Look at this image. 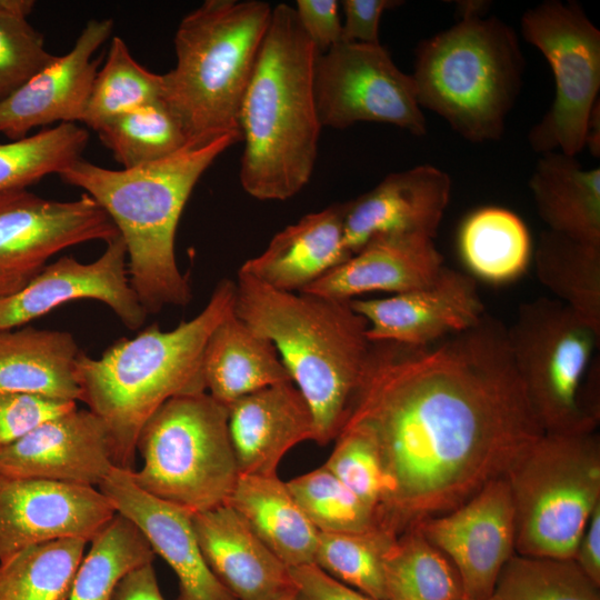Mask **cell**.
<instances>
[{
    "instance_id": "2e32d148",
    "label": "cell",
    "mask_w": 600,
    "mask_h": 600,
    "mask_svg": "<svg viewBox=\"0 0 600 600\" xmlns=\"http://www.w3.org/2000/svg\"><path fill=\"white\" fill-rule=\"evenodd\" d=\"M106 244L94 261L63 256L48 263L21 291L0 299V330L26 326L76 300L104 303L127 328L140 329L148 312L129 281L124 241L117 236Z\"/></svg>"
},
{
    "instance_id": "30bf717a",
    "label": "cell",
    "mask_w": 600,
    "mask_h": 600,
    "mask_svg": "<svg viewBox=\"0 0 600 600\" xmlns=\"http://www.w3.org/2000/svg\"><path fill=\"white\" fill-rule=\"evenodd\" d=\"M138 451L143 463L131 470L134 483L192 513L226 504L240 476L228 407L208 392L159 407L140 430Z\"/></svg>"
},
{
    "instance_id": "f546056e",
    "label": "cell",
    "mask_w": 600,
    "mask_h": 600,
    "mask_svg": "<svg viewBox=\"0 0 600 600\" xmlns=\"http://www.w3.org/2000/svg\"><path fill=\"white\" fill-rule=\"evenodd\" d=\"M459 250L473 276L490 283H507L519 278L529 264L530 234L514 212L483 207L463 220Z\"/></svg>"
},
{
    "instance_id": "f1b7e54d",
    "label": "cell",
    "mask_w": 600,
    "mask_h": 600,
    "mask_svg": "<svg viewBox=\"0 0 600 600\" xmlns=\"http://www.w3.org/2000/svg\"><path fill=\"white\" fill-rule=\"evenodd\" d=\"M529 188L548 230L600 244V168L583 169L574 156L544 152Z\"/></svg>"
},
{
    "instance_id": "f6af8a7d",
    "label": "cell",
    "mask_w": 600,
    "mask_h": 600,
    "mask_svg": "<svg viewBox=\"0 0 600 600\" xmlns=\"http://www.w3.org/2000/svg\"><path fill=\"white\" fill-rule=\"evenodd\" d=\"M344 12L341 41L364 44H381L380 19L386 10L399 6L397 0H343Z\"/></svg>"
},
{
    "instance_id": "4316f807",
    "label": "cell",
    "mask_w": 600,
    "mask_h": 600,
    "mask_svg": "<svg viewBox=\"0 0 600 600\" xmlns=\"http://www.w3.org/2000/svg\"><path fill=\"white\" fill-rule=\"evenodd\" d=\"M206 392L224 406L291 381L274 346L232 310L210 334L202 360Z\"/></svg>"
},
{
    "instance_id": "8d00e7d4",
    "label": "cell",
    "mask_w": 600,
    "mask_h": 600,
    "mask_svg": "<svg viewBox=\"0 0 600 600\" xmlns=\"http://www.w3.org/2000/svg\"><path fill=\"white\" fill-rule=\"evenodd\" d=\"M87 129L76 123L43 128L26 138L0 142V192L23 189L82 158Z\"/></svg>"
},
{
    "instance_id": "7402d4cb",
    "label": "cell",
    "mask_w": 600,
    "mask_h": 600,
    "mask_svg": "<svg viewBox=\"0 0 600 600\" xmlns=\"http://www.w3.org/2000/svg\"><path fill=\"white\" fill-rule=\"evenodd\" d=\"M228 414L240 474H274L291 448L316 439L312 411L292 381L236 400Z\"/></svg>"
},
{
    "instance_id": "4dcf8cb0",
    "label": "cell",
    "mask_w": 600,
    "mask_h": 600,
    "mask_svg": "<svg viewBox=\"0 0 600 600\" xmlns=\"http://www.w3.org/2000/svg\"><path fill=\"white\" fill-rule=\"evenodd\" d=\"M533 260L539 281L554 299L600 332V244L546 229Z\"/></svg>"
},
{
    "instance_id": "9c48e42d",
    "label": "cell",
    "mask_w": 600,
    "mask_h": 600,
    "mask_svg": "<svg viewBox=\"0 0 600 600\" xmlns=\"http://www.w3.org/2000/svg\"><path fill=\"white\" fill-rule=\"evenodd\" d=\"M503 477L514 509L516 553L572 558L600 503L599 434L543 432Z\"/></svg>"
},
{
    "instance_id": "277c9868",
    "label": "cell",
    "mask_w": 600,
    "mask_h": 600,
    "mask_svg": "<svg viewBox=\"0 0 600 600\" xmlns=\"http://www.w3.org/2000/svg\"><path fill=\"white\" fill-rule=\"evenodd\" d=\"M236 283L223 279L192 319L163 331L158 323L121 338L99 358L80 352V401L107 427L112 462L134 470L137 440L146 421L171 398L206 392L203 352L214 328L233 310Z\"/></svg>"
},
{
    "instance_id": "7dc6e473",
    "label": "cell",
    "mask_w": 600,
    "mask_h": 600,
    "mask_svg": "<svg viewBox=\"0 0 600 600\" xmlns=\"http://www.w3.org/2000/svg\"><path fill=\"white\" fill-rule=\"evenodd\" d=\"M572 559L600 586V503L592 511L574 549Z\"/></svg>"
},
{
    "instance_id": "d4e9b609",
    "label": "cell",
    "mask_w": 600,
    "mask_h": 600,
    "mask_svg": "<svg viewBox=\"0 0 600 600\" xmlns=\"http://www.w3.org/2000/svg\"><path fill=\"white\" fill-rule=\"evenodd\" d=\"M346 202L308 213L276 233L267 248L240 268L278 290L302 292L351 258L343 243Z\"/></svg>"
},
{
    "instance_id": "cb8c5ba5",
    "label": "cell",
    "mask_w": 600,
    "mask_h": 600,
    "mask_svg": "<svg viewBox=\"0 0 600 600\" xmlns=\"http://www.w3.org/2000/svg\"><path fill=\"white\" fill-rule=\"evenodd\" d=\"M443 267V258L433 240L418 236H381L302 292L341 300L373 291L397 294L429 284Z\"/></svg>"
},
{
    "instance_id": "e575fe53",
    "label": "cell",
    "mask_w": 600,
    "mask_h": 600,
    "mask_svg": "<svg viewBox=\"0 0 600 600\" xmlns=\"http://www.w3.org/2000/svg\"><path fill=\"white\" fill-rule=\"evenodd\" d=\"M162 94V74L142 67L123 39L114 36L104 64L96 74L81 122L99 131L126 113L161 101Z\"/></svg>"
},
{
    "instance_id": "ab89813d",
    "label": "cell",
    "mask_w": 600,
    "mask_h": 600,
    "mask_svg": "<svg viewBox=\"0 0 600 600\" xmlns=\"http://www.w3.org/2000/svg\"><path fill=\"white\" fill-rule=\"evenodd\" d=\"M286 483L319 532H363L382 528L376 511L324 466Z\"/></svg>"
},
{
    "instance_id": "7c38bea8",
    "label": "cell",
    "mask_w": 600,
    "mask_h": 600,
    "mask_svg": "<svg viewBox=\"0 0 600 600\" xmlns=\"http://www.w3.org/2000/svg\"><path fill=\"white\" fill-rule=\"evenodd\" d=\"M313 87L322 127L378 122L417 137L427 133L413 79L382 44L340 41L332 46L317 57Z\"/></svg>"
},
{
    "instance_id": "9a60e30c",
    "label": "cell",
    "mask_w": 600,
    "mask_h": 600,
    "mask_svg": "<svg viewBox=\"0 0 600 600\" xmlns=\"http://www.w3.org/2000/svg\"><path fill=\"white\" fill-rule=\"evenodd\" d=\"M116 513L96 487L0 474V562L50 541L90 542Z\"/></svg>"
},
{
    "instance_id": "bcb514c9",
    "label": "cell",
    "mask_w": 600,
    "mask_h": 600,
    "mask_svg": "<svg viewBox=\"0 0 600 600\" xmlns=\"http://www.w3.org/2000/svg\"><path fill=\"white\" fill-rule=\"evenodd\" d=\"M297 600H378L329 576L314 563L290 568Z\"/></svg>"
},
{
    "instance_id": "3957f363",
    "label": "cell",
    "mask_w": 600,
    "mask_h": 600,
    "mask_svg": "<svg viewBox=\"0 0 600 600\" xmlns=\"http://www.w3.org/2000/svg\"><path fill=\"white\" fill-rule=\"evenodd\" d=\"M318 54L294 8L274 6L240 110L239 178L254 199L287 200L311 178L322 128L313 87Z\"/></svg>"
},
{
    "instance_id": "52a82bcc",
    "label": "cell",
    "mask_w": 600,
    "mask_h": 600,
    "mask_svg": "<svg viewBox=\"0 0 600 600\" xmlns=\"http://www.w3.org/2000/svg\"><path fill=\"white\" fill-rule=\"evenodd\" d=\"M271 13L264 1L206 0L180 21L177 62L162 74V101L189 143L241 132L242 100Z\"/></svg>"
},
{
    "instance_id": "f907efd6",
    "label": "cell",
    "mask_w": 600,
    "mask_h": 600,
    "mask_svg": "<svg viewBox=\"0 0 600 600\" xmlns=\"http://www.w3.org/2000/svg\"><path fill=\"white\" fill-rule=\"evenodd\" d=\"M34 6L33 0H0V13L27 19Z\"/></svg>"
},
{
    "instance_id": "7a4b0ae2",
    "label": "cell",
    "mask_w": 600,
    "mask_h": 600,
    "mask_svg": "<svg viewBox=\"0 0 600 600\" xmlns=\"http://www.w3.org/2000/svg\"><path fill=\"white\" fill-rule=\"evenodd\" d=\"M239 141L241 132L229 133L120 170L80 158L59 173L64 183L90 196L113 222L126 244L130 284L148 314L191 301L189 279L176 258L178 223L198 180Z\"/></svg>"
},
{
    "instance_id": "f5cc1de1",
    "label": "cell",
    "mask_w": 600,
    "mask_h": 600,
    "mask_svg": "<svg viewBox=\"0 0 600 600\" xmlns=\"http://www.w3.org/2000/svg\"><path fill=\"white\" fill-rule=\"evenodd\" d=\"M461 600H472V599H467V598H463V599H461ZM486 600H497V599H496V598H494V597L492 596L491 598H489V599H486Z\"/></svg>"
},
{
    "instance_id": "d590c367",
    "label": "cell",
    "mask_w": 600,
    "mask_h": 600,
    "mask_svg": "<svg viewBox=\"0 0 600 600\" xmlns=\"http://www.w3.org/2000/svg\"><path fill=\"white\" fill-rule=\"evenodd\" d=\"M97 133L122 169L162 160L189 144L180 121L162 100L110 121Z\"/></svg>"
},
{
    "instance_id": "681fc988",
    "label": "cell",
    "mask_w": 600,
    "mask_h": 600,
    "mask_svg": "<svg viewBox=\"0 0 600 600\" xmlns=\"http://www.w3.org/2000/svg\"><path fill=\"white\" fill-rule=\"evenodd\" d=\"M600 103L593 107L587 127L584 148H588L592 157L600 156Z\"/></svg>"
},
{
    "instance_id": "816d5d0a",
    "label": "cell",
    "mask_w": 600,
    "mask_h": 600,
    "mask_svg": "<svg viewBox=\"0 0 600 600\" xmlns=\"http://www.w3.org/2000/svg\"><path fill=\"white\" fill-rule=\"evenodd\" d=\"M267 600H297L296 590L288 591L286 593H282L280 596H277L274 598H270Z\"/></svg>"
},
{
    "instance_id": "836d02e7",
    "label": "cell",
    "mask_w": 600,
    "mask_h": 600,
    "mask_svg": "<svg viewBox=\"0 0 600 600\" xmlns=\"http://www.w3.org/2000/svg\"><path fill=\"white\" fill-rule=\"evenodd\" d=\"M88 541L61 539L0 562V600H69Z\"/></svg>"
},
{
    "instance_id": "484cf974",
    "label": "cell",
    "mask_w": 600,
    "mask_h": 600,
    "mask_svg": "<svg viewBox=\"0 0 600 600\" xmlns=\"http://www.w3.org/2000/svg\"><path fill=\"white\" fill-rule=\"evenodd\" d=\"M80 352L67 331L30 326L0 330V394L77 403L81 399L76 378Z\"/></svg>"
},
{
    "instance_id": "5bb4252c",
    "label": "cell",
    "mask_w": 600,
    "mask_h": 600,
    "mask_svg": "<svg viewBox=\"0 0 600 600\" xmlns=\"http://www.w3.org/2000/svg\"><path fill=\"white\" fill-rule=\"evenodd\" d=\"M459 573L467 599L493 596L498 577L516 553V521L503 476L487 482L457 508L414 524Z\"/></svg>"
},
{
    "instance_id": "44dd1931",
    "label": "cell",
    "mask_w": 600,
    "mask_h": 600,
    "mask_svg": "<svg viewBox=\"0 0 600 600\" xmlns=\"http://www.w3.org/2000/svg\"><path fill=\"white\" fill-rule=\"evenodd\" d=\"M450 193V177L431 164L389 173L374 188L346 202L343 243L354 254L381 236L433 240Z\"/></svg>"
},
{
    "instance_id": "8fae6325",
    "label": "cell",
    "mask_w": 600,
    "mask_h": 600,
    "mask_svg": "<svg viewBox=\"0 0 600 600\" xmlns=\"http://www.w3.org/2000/svg\"><path fill=\"white\" fill-rule=\"evenodd\" d=\"M521 34L547 59L554 77V98L529 132L539 153L577 156L586 142L590 113L599 101L600 30L580 4L544 1L521 17Z\"/></svg>"
},
{
    "instance_id": "ac0fdd59",
    "label": "cell",
    "mask_w": 600,
    "mask_h": 600,
    "mask_svg": "<svg viewBox=\"0 0 600 600\" xmlns=\"http://www.w3.org/2000/svg\"><path fill=\"white\" fill-rule=\"evenodd\" d=\"M114 467L107 427L77 407L0 449V474L98 488Z\"/></svg>"
},
{
    "instance_id": "60d3db41",
    "label": "cell",
    "mask_w": 600,
    "mask_h": 600,
    "mask_svg": "<svg viewBox=\"0 0 600 600\" xmlns=\"http://www.w3.org/2000/svg\"><path fill=\"white\" fill-rule=\"evenodd\" d=\"M334 440L333 450L323 466L379 518L383 473L373 439L363 428L346 423Z\"/></svg>"
},
{
    "instance_id": "83f0119b",
    "label": "cell",
    "mask_w": 600,
    "mask_h": 600,
    "mask_svg": "<svg viewBox=\"0 0 600 600\" xmlns=\"http://www.w3.org/2000/svg\"><path fill=\"white\" fill-rule=\"evenodd\" d=\"M288 567L313 563L319 531L274 474H240L227 503Z\"/></svg>"
},
{
    "instance_id": "ee69618b",
    "label": "cell",
    "mask_w": 600,
    "mask_h": 600,
    "mask_svg": "<svg viewBox=\"0 0 600 600\" xmlns=\"http://www.w3.org/2000/svg\"><path fill=\"white\" fill-rule=\"evenodd\" d=\"M337 0H297L294 11L319 54L341 41L342 22Z\"/></svg>"
},
{
    "instance_id": "6da1fadb",
    "label": "cell",
    "mask_w": 600,
    "mask_h": 600,
    "mask_svg": "<svg viewBox=\"0 0 600 600\" xmlns=\"http://www.w3.org/2000/svg\"><path fill=\"white\" fill-rule=\"evenodd\" d=\"M346 423L374 441L383 473L380 524L394 534L462 504L544 432L507 327L488 314L427 346L371 342Z\"/></svg>"
},
{
    "instance_id": "4fadbf2b",
    "label": "cell",
    "mask_w": 600,
    "mask_h": 600,
    "mask_svg": "<svg viewBox=\"0 0 600 600\" xmlns=\"http://www.w3.org/2000/svg\"><path fill=\"white\" fill-rule=\"evenodd\" d=\"M117 236L109 216L87 193L60 201L28 188L0 192V299L21 291L58 252Z\"/></svg>"
},
{
    "instance_id": "e0dca14e",
    "label": "cell",
    "mask_w": 600,
    "mask_h": 600,
    "mask_svg": "<svg viewBox=\"0 0 600 600\" xmlns=\"http://www.w3.org/2000/svg\"><path fill=\"white\" fill-rule=\"evenodd\" d=\"M350 304L367 320L371 342L412 347L466 331L486 314L473 278L446 266L421 288L381 299H351Z\"/></svg>"
},
{
    "instance_id": "ffe728a7",
    "label": "cell",
    "mask_w": 600,
    "mask_h": 600,
    "mask_svg": "<svg viewBox=\"0 0 600 600\" xmlns=\"http://www.w3.org/2000/svg\"><path fill=\"white\" fill-rule=\"evenodd\" d=\"M98 489L174 571L179 581L177 600H236L202 556L192 512L143 491L132 480L131 470L116 466Z\"/></svg>"
},
{
    "instance_id": "b9f144b4",
    "label": "cell",
    "mask_w": 600,
    "mask_h": 600,
    "mask_svg": "<svg viewBox=\"0 0 600 600\" xmlns=\"http://www.w3.org/2000/svg\"><path fill=\"white\" fill-rule=\"evenodd\" d=\"M54 58L28 19L0 13V102Z\"/></svg>"
},
{
    "instance_id": "c3c4849f",
    "label": "cell",
    "mask_w": 600,
    "mask_h": 600,
    "mask_svg": "<svg viewBox=\"0 0 600 600\" xmlns=\"http://www.w3.org/2000/svg\"><path fill=\"white\" fill-rule=\"evenodd\" d=\"M111 600H164L152 563L128 573L117 586Z\"/></svg>"
},
{
    "instance_id": "5b68a950",
    "label": "cell",
    "mask_w": 600,
    "mask_h": 600,
    "mask_svg": "<svg viewBox=\"0 0 600 600\" xmlns=\"http://www.w3.org/2000/svg\"><path fill=\"white\" fill-rule=\"evenodd\" d=\"M234 314L277 349L308 402L318 444L342 429L361 382L371 341L350 300L269 287L238 272Z\"/></svg>"
},
{
    "instance_id": "8992f818",
    "label": "cell",
    "mask_w": 600,
    "mask_h": 600,
    "mask_svg": "<svg viewBox=\"0 0 600 600\" xmlns=\"http://www.w3.org/2000/svg\"><path fill=\"white\" fill-rule=\"evenodd\" d=\"M481 7L463 4L453 26L422 40L411 74L421 109L477 143L502 137L526 68L514 30Z\"/></svg>"
},
{
    "instance_id": "f35d334b",
    "label": "cell",
    "mask_w": 600,
    "mask_h": 600,
    "mask_svg": "<svg viewBox=\"0 0 600 600\" xmlns=\"http://www.w3.org/2000/svg\"><path fill=\"white\" fill-rule=\"evenodd\" d=\"M396 537L382 528L319 532L313 563L342 583L384 600V557Z\"/></svg>"
},
{
    "instance_id": "1f68e13d",
    "label": "cell",
    "mask_w": 600,
    "mask_h": 600,
    "mask_svg": "<svg viewBox=\"0 0 600 600\" xmlns=\"http://www.w3.org/2000/svg\"><path fill=\"white\" fill-rule=\"evenodd\" d=\"M384 600H461L458 571L421 531L399 533L384 557Z\"/></svg>"
},
{
    "instance_id": "7bdbcfd3",
    "label": "cell",
    "mask_w": 600,
    "mask_h": 600,
    "mask_svg": "<svg viewBox=\"0 0 600 600\" xmlns=\"http://www.w3.org/2000/svg\"><path fill=\"white\" fill-rule=\"evenodd\" d=\"M77 407L27 394H0V449L13 443L41 422Z\"/></svg>"
},
{
    "instance_id": "603a6c76",
    "label": "cell",
    "mask_w": 600,
    "mask_h": 600,
    "mask_svg": "<svg viewBox=\"0 0 600 600\" xmlns=\"http://www.w3.org/2000/svg\"><path fill=\"white\" fill-rule=\"evenodd\" d=\"M202 556L236 600H267L294 590L288 568L228 504L193 513Z\"/></svg>"
},
{
    "instance_id": "d6986e66",
    "label": "cell",
    "mask_w": 600,
    "mask_h": 600,
    "mask_svg": "<svg viewBox=\"0 0 600 600\" xmlns=\"http://www.w3.org/2000/svg\"><path fill=\"white\" fill-rule=\"evenodd\" d=\"M112 30L110 18L89 20L70 51L0 102V133L14 141L38 127L81 122L98 72L93 54Z\"/></svg>"
},
{
    "instance_id": "d6a6232c",
    "label": "cell",
    "mask_w": 600,
    "mask_h": 600,
    "mask_svg": "<svg viewBox=\"0 0 600 600\" xmlns=\"http://www.w3.org/2000/svg\"><path fill=\"white\" fill-rule=\"evenodd\" d=\"M90 542L74 574L69 600H111L119 582L131 571L152 563L156 556L142 532L119 513Z\"/></svg>"
},
{
    "instance_id": "ba28073f",
    "label": "cell",
    "mask_w": 600,
    "mask_h": 600,
    "mask_svg": "<svg viewBox=\"0 0 600 600\" xmlns=\"http://www.w3.org/2000/svg\"><path fill=\"white\" fill-rule=\"evenodd\" d=\"M512 360L544 432L596 431L600 420V332L570 307L541 297L507 327Z\"/></svg>"
},
{
    "instance_id": "74e56055",
    "label": "cell",
    "mask_w": 600,
    "mask_h": 600,
    "mask_svg": "<svg viewBox=\"0 0 600 600\" xmlns=\"http://www.w3.org/2000/svg\"><path fill=\"white\" fill-rule=\"evenodd\" d=\"M497 600H600V586L572 558L514 553L502 568Z\"/></svg>"
}]
</instances>
